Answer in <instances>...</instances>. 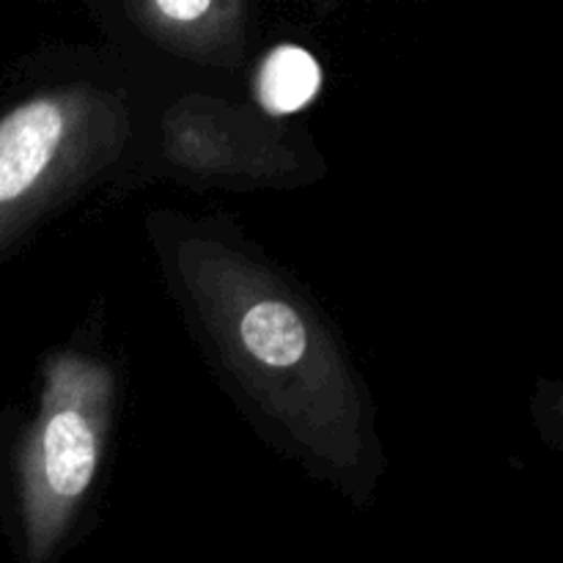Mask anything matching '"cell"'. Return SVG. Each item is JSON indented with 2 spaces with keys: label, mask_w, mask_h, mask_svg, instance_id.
Here are the masks:
<instances>
[{
  "label": "cell",
  "mask_w": 563,
  "mask_h": 563,
  "mask_svg": "<svg viewBox=\"0 0 563 563\" xmlns=\"http://www.w3.org/2000/svg\"><path fill=\"white\" fill-rule=\"evenodd\" d=\"M97 443L77 412H58L44 429V473L53 493L77 498L91 484Z\"/></svg>",
  "instance_id": "cell-2"
},
{
  "label": "cell",
  "mask_w": 563,
  "mask_h": 563,
  "mask_svg": "<svg viewBox=\"0 0 563 563\" xmlns=\"http://www.w3.org/2000/svg\"><path fill=\"white\" fill-rule=\"evenodd\" d=\"M242 341L256 361L267 366H295L306 352V328L284 302H258L240 324Z\"/></svg>",
  "instance_id": "cell-3"
},
{
  "label": "cell",
  "mask_w": 563,
  "mask_h": 563,
  "mask_svg": "<svg viewBox=\"0 0 563 563\" xmlns=\"http://www.w3.org/2000/svg\"><path fill=\"white\" fill-rule=\"evenodd\" d=\"M322 71L311 53L300 47H278L258 77V97L269 113H291L311 102Z\"/></svg>",
  "instance_id": "cell-4"
},
{
  "label": "cell",
  "mask_w": 563,
  "mask_h": 563,
  "mask_svg": "<svg viewBox=\"0 0 563 563\" xmlns=\"http://www.w3.org/2000/svg\"><path fill=\"white\" fill-rule=\"evenodd\" d=\"M157 11H163V14L174 16V20H179V22H187V20H196V16L207 14L209 3H203V0H185V3H176V0H159Z\"/></svg>",
  "instance_id": "cell-5"
},
{
  "label": "cell",
  "mask_w": 563,
  "mask_h": 563,
  "mask_svg": "<svg viewBox=\"0 0 563 563\" xmlns=\"http://www.w3.org/2000/svg\"><path fill=\"white\" fill-rule=\"evenodd\" d=\"M64 115L53 102H31L0 121V203L20 198L53 157Z\"/></svg>",
  "instance_id": "cell-1"
}]
</instances>
